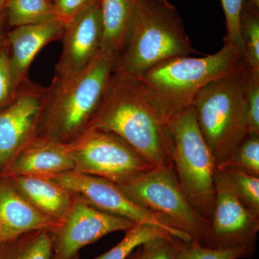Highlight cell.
<instances>
[{"label":"cell","instance_id":"1","mask_svg":"<svg viewBox=\"0 0 259 259\" xmlns=\"http://www.w3.org/2000/svg\"><path fill=\"white\" fill-rule=\"evenodd\" d=\"M246 65L239 48L224 44L212 55L177 56L134 77L145 100L167 125L192 107L207 83Z\"/></svg>","mask_w":259,"mask_h":259},{"label":"cell","instance_id":"2","mask_svg":"<svg viewBox=\"0 0 259 259\" xmlns=\"http://www.w3.org/2000/svg\"><path fill=\"white\" fill-rule=\"evenodd\" d=\"M88 128L113 133L154 168H173L167 125L140 92L134 76L114 69L106 93Z\"/></svg>","mask_w":259,"mask_h":259},{"label":"cell","instance_id":"3","mask_svg":"<svg viewBox=\"0 0 259 259\" xmlns=\"http://www.w3.org/2000/svg\"><path fill=\"white\" fill-rule=\"evenodd\" d=\"M117 56L101 50L72 79L54 78L48 88L37 136L68 144L88 129L105 96Z\"/></svg>","mask_w":259,"mask_h":259},{"label":"cell","instance_id":"4","mask_svg":"<svg viewBox=\"0 0 259 259\" xmlns=\"http://www.w3.org/2000/svg\"><path fill=\"white\" fill-rule=\"evenodd\" d=\"M202 54L194 49L174 5L139 0L123 49L115 69L133 76L177 56Z\"/></svg>","mask_w":259,"mask_h":259},{"label":"cell","instance_id":"5","mask_svg":"<svg viewBox=\"0 0 259 259\" xmlns=\"http://www.w3.org/2000/svg\"><path fill=\"white\" fill-rule=\"evenodd\" d=\"M248 65L207 83L193 105L201 134L219 165L247 136Z\"/></svg>","mask_w":259,"mask_h":259},{"label":"cell","instance_id":"6","mask_svg":"<svg viewBox=\"0 0 259 259\" xmlns=\"http://www.w3.org/2000/svg\"><path fill=\"white\" fill-rule=\"evenodd\" d=\"M172 166L186 197L210 221L215 201L217 164L201 134L193 106L167 125Z\"/></svg>","mask_w":259,"mask_h":259},{"label":"cell","instance_id":"7","mask_svg":"<svg viewBox=\"0 0 259 259\" xmlns=\"http://www.w3.org/2000/svg\"><path fill=\"white\" fill-rule=\"evenodd\" d=\"M126 195L185 239L202 245L210 221L190 203L173 168H154L124 185Z\"/></svg>","mask_w":259,"mask_h":259},{"label":"cell","instance_id":"8","mask_svg":"<svg viewBox=\"0 0 259 259\" xmlns=\"http://www.w3.org/2000/svg\"><path fill=\"white\" fill-rule=\"evenodd\" d=\"M74 171L122 185L154 167L113 133L88 128L68 143Z\"/></svg>","mask_w":259,"mask_h":259},{"label":"cell","instance_id":"9","mask_svg":"<svg viewBox=\"0 0 259 259\" xmlns=\"http://www.w3.org/2000/svg\"><path fill=\"white\" fill-rule=\"evenodd\" d=\"M136 224L126 218L99 210L76 196L62 224L51 232L53 259H74L87 245L114 232L127 231Z\"/></svg>","mask_w":259,"mask_h":259},{"label":"cell","instance_id":"10","mask_svg":"<svg viewBox=\"0 0 259 259\" xmlns=\"http://www.w3.org/2000/svg\"><path fill=\"white\" fill-rule=\"evenodd\" d=\"M47 177L99 210L126 218L136 223H148L157 226L171 236L187 241L176 231L163 225L152 213L131 200L118 185L110 181L76 171Z\"/></svg>","mask_w":259,"mask_h":259},{"label":"cell","instance_id":"11","mask_svg":"<svg viewBox=\"0 0 259 259\" xmlns=\"http://www.w3.org/2000/svg\"><path fill=\"white\" fill-rule=\"evenodd\" d=\"M48 88L27 80L14 101L0 111V172L36 137Z\"/></svg>","mask_w":259,"mask_h":259},{"label":"cell","instance_id":"12","mask_svg":"<svg viewBox=\"0 0 259 259\" xmlns=\"http://www.w3.org/2000/svg\"><path fill=\"white\" fill-rule=\"evenodd\" d=\"M214 210L202 245L210 248H255L259 216L237 199L215 175Z\"/></svg>","mask_w":259,"mask_h":259},{"label":"cell","instance_id":"13","mask_svg":"<svg viewBox=\"0 0 259 259\" xmlns=\"http://www.w3.org/2000/svg\"><path fill=\"white\" fill-rule=\"evenodd\" d=\"M100 2L65 25L60 40L62 53L56 65V79H72L86 69L101 51L103 27Z\"/></svg>","mask_w":259,"mask_h":259},{"label":"cell","instance_id":"14","mask_svg":"<svg viewBox=\"0 0 259 259\" xmlns=\"http://www.w3.org/2000/svg\"><path fill=\"white\" fill-rule=\"evenodd\" d=\"M74 169L67 144L36 136L4 167L0 177H49Z\"/></svg>","mask_w":259,"mask_h":259},{"label":"cell","instance_id":"15","mask_svg":"<svg viewBox=\"0 0 259 259\" xmlns=\"http://www.w3.org/2000/svg\"><path fill=\"white\" fill-rule=\"evenodd\" d=\"M61 224L34 207L9 179L0 177V243L28 232H54Z\"/></svg>","mask_w":259,"mask_h":259},{"label":"cell","instance_id":"16","mask_svg":"<svg viewBox=\"0 0 259 259\" xmlns=\"http://www.w3.org/2000/svg\"><path fill=\"white\" fill-rule=\"evenodd\" d=\"M65 24L58 18L44 23L15 27L7 35L12 73L19 85L28 79L34 58L47 44L61 40Z\"/></svg>","mask_w":259,"mask_h":259},{"label":"cell","instance_id":"17","mask_svg":"<svg viewBox=\"0 0 259 259\" xmlns=\"http://www.w3.org/2000/svg\"><path fill=\"white\" fill-rule=\"evenodd\" d=\"M8 179L19 193L37 210L61 222L69 214L76 199L74 193L49 177L20 176Z\"/></svg>","mask_w":259,"mask_h":259},{"label":"cell","instance_id":"18","mask_svg":"<svg viewBox=\"0 0 259 259\" xmlns=\"http://www.w3.org/2000/svg\"><path fill=\"white\" fill-rule=\"evenodd\" d=\"M139 0H101L103 36L101 50L118 57L125 47Z\"/></svg>","mask_w":259,"mask_h":259},{"label":"cell","instance_id":"19","mask_svg":"<svg viewBox=\"0 0 259 259\" xmlns=\"http://www.w3.org/2000/svg\"><path fill=\"white\" fill-rule=\"evenodd\" d=\"M52 233L35 231L0 243V259H52Z\"/></svg>","mask_w":259,"mask_h":259},{"label":"cell","instance_id":"20","mask_svg":"<svg viewBox=\"0 0 259 259\" xmlns=\"http://www.w3.org/2000/svg\"><path fill=\"white\" fill-rule=\"evenodd\" d=\"M5 9L10 28L57 18L53 0H7Z\"/></svg>","mask_w":259,"mask_h":259},{"label":"cell","instance_id":"21","mask_svg":"<svg viewBox=\"0 0 259 259\" xmlns=\"http://www.w3.org/2000/svg\"><path fill=\"white\" fill-rule=\"evenodd\" d=\"M243 54L250 69L259 72V9L243 0L239 22Z\"/></svg>","mask_w":259,"mask_h":259},{"label":"cell","instance_id":"22","mask_svg":"<svg viewBox=\"0 0 259 259\" xmlns=\"http://www.w3.org/2000/svg\"><path fill=\"white\" fill-rule=\"evenodd\" d=\"M215 175L247 209L259 216V177L219 168H217Z\"/></svg>","mask_w":259,"mask_h":259},{"label":"cell","instance_id":"23","mask_svg":"<svg viewBox=\"0 0 259 259\" xmlns=\"http://www.w3.org/2000/svg\"><path fill=\"white\" fill-rule=\"evenodd\" d=\"M175 259H241L250 258L255 251V248L247 247L207 248L195 240L186 241L178 238H175Z\"/></svg>","mask_w":259,"mask_h":259},{"label":"cell","instance_id":"24","mask_svg":"<svg viewBox=\"0 0 259 259\" xmlns=\"http://www.w3.org/2000/svg\"><path fill=\"white\" fill-rule=\"evenodd\" d=\"M169 236H171L169 233L157 226L148 223H136L125 231V237L118 244L95 259H127L136 248L148 240Z\"/></svg>","mask_w":259,"mask_h":259},{"label":"cell","instance_id":"25","mask_svg":"<svg viewBox=\"0 0 259 259\" xmlns=\"http://www.w3.org/2000/svg\"><path fill=\"white\" fill-rule=\"evenodd\" d=\"M217 168L259 177V136L247 135L241 144Z\"/></svg>","mask_w":259,"mask_h":259},{"label":"cell","instance_id":"26","mask_svg":"<svg viewBox=\"0 0 259 259\" xmlns=\"http://www.w3.org/2000/svg\"><path fill=\"white\" fill-rule=\"evenodd\" d=\"M20 87L12 73L9 44L6 40L0 48V111L14 101Z\"/></svg>","mask_w":259,"mask_h":259},{"label":"cell","instance_id":"27","mask_svg":"<svg viewBox=\"0 0 259 259\" xmlns=\"http://www.w3.org/2000/svg\"><path fill=\"white\" fill-rule=\"evenodd\" d=\"M247 135L259 136V72L248 67L246 78Z\"/></svg>","mask_w":259,"mask_h":259},{"label":"cell","instance_id":"28","mask_svg":"<svg viewBox=\"0 0 259 259\" xmlns=\"http://www.w3.org/2000/svg\"><path fill=\"white\" fill-rule=\"evenodd\" d=\"M243 0H221L226 20L227 33L224 44H232L239 48L243 53L240 35V15Z\"/></svg>","mask_w":259,"mask_h":259},{"label":"cell","instance_id":"29","mask_svg":"<svg viewBox=\"0 0 259 259\" xmlns=\"http://www.w3.org/2000/svg\"><path fill=\"white\" fill-rule=\"evenodd\" d=\"M175 238L161 236L148 240L141 245V259H175Z\"/></svg>","mask_w":259,"mask_h":259},{"label":"cell","instance_id":"30","mask_svg":"<svg viewBox=\"0 0 259 259\" xmlns=\"http://www.w3.org/2000/svg\"><path fill=\"white\" fill-rule=\"evenodd\" d=\"M101 0H54L57 18L66 25Z\"/></svg>","mask_w":259,"mask_h":259},{"label":"cell","instance_id":"31","mask_svg":"<svg viewBox=\"0 0 259 259\" xmlns=\"http://www.w3.org/2000/svg\"><path fill=\"white\" fill-rule=\"evenodd\" d=\"M10 28L6 10L5 8L0 9V48L6 41L7 35L9 32Z\"/></svg>","mask_w":259,"mask_h":259},{"label":"cell","instance_id":"32","mask_svg":"<svg viewBox=\"0 0 259 259\" xmlns=\"http://www.w3.org/2000/svg\"><path fill=\"white\" fill-rule=\"evenodd\" d=\"M127 259H141V246L138 247L137 250L136 251L133 252Z\"/></svg>","mask_w":259,"mask_h":259},{"label":"cell","instance_id":"33","mask_svg":"<svg viewBox=\"0 0 259 259\" xmlns=\"http://www.w3.org/2000/svg\"><path fill=\"white\" fill-rule=\"evenodd\" d=\"M253 6L259 9V0H248Z\"/></svg>","mask_w":259,"mask_h":259},{"label":"cell","instance_id":"34","mask_svg":"<svg viewBox=\"0 0 259 259\" xmlns=\"http://www.w3.org/2000/svg\"><path fill=\"white\" fill-rule=\"evenodd\" d=\"M7 0H0V9L5 8V5H6Z\"/></svg>","mask_w":259,"mask_h":259},{"label":"cell","instance_id":"35","mask_svg":"<svg viewBox=\"0 0 259 259\" xmlns=\"http://www.w3.org/2000/svg\"><path fill=\"white\" fill-rule=\"evenodd\" d=\"M158 1L161 2V3H164L166 5H171L170 2L168 0H158Z\"/></svg>","mask_w":259,"mask_h":259},{"label":"cell","instance_id":"36","mask_svg":"<svg viewBox=\"0 0 259 259\" xmlns=\"http://www.w3.org/2000/svg\"><path fill=\"white\" fill-rule=\"evenodd\" d=\"M53 1H54V0H53Z\"/></svg>","mask_w":259,"mask_h":259},{"label":"cell","instance_id":"37","mask_svg":"<svg viewBox=\"0 0 259 259\" xmlns=\"http://www.w3.org/2000/svg\"><path fill=\"white\" fill-rule=\"evenodd\" d=\"M53 259V258H52Z\"/></svg>","mask_w":259,"mask_h":259}]
</instances>
